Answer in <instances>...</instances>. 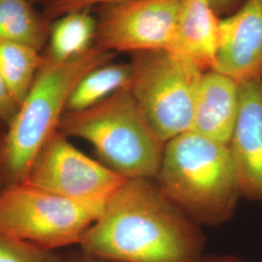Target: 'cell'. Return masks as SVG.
Listing matches in <instances>:
<instances>
[{"label":"cell","instance_id":"cell-18","mask_svg":"<svg viewBox=\"0 0 262 262\" xmlns=\"http://www.w3.org/2000/svg\"><path fill=\"white\" fill-rule=\"evenodd\" d=\"M128 0H49L44 16L51 23L73 11L89 9L94 5L110 6Z\"/></svg>","mask_w":262,"mask_h":262},{"label":"cell","instance_id":"cell-15","mask_svg":"<svg viewBox=\"0 0 262 262\" xmlns=\"http://www.w3.org/2000/svg\"><path fill=\"white\" fill-rule=\"evenodd\" d=\"M51 23L28 0H0V41H10L41 51L50 34Z\"/></svg>","mask_w":262,"mask_h":262},{"label":"cell","instance_id":"cell-3","mask_svg":"<svg viewBox=\"0 0 262 262\" xmlns=\"http://www.w3.org/2000/svg\"><path fill=\"white\" fill-rule=\"evenodd\" d=\"M155 181L198 225H224L234 215L242 196L229 146L191 130L165 143Z\"/></svg>","mask_w":262,"mask_h":262},{"label":"cell","instance_id":"cell-13","mask_svg":"<svg viewBox=\"0 0 262 262\" xmlns=\"http://www.w3.org/2000/svg\"><path fill=\"white\" fill-rule=\"evenodd\" d=\"M97 20L90 10H78L51 24L47 55L57 61L81 56L93 47Z\"/></svg>","mask_w":262,"mask_h":262},{"label":"cell","instance_id":"cell-20","mask_svg":"<svg viewBox=\"0 0 262 262\" xmlns=\"http://www.w3.org/2000/svg\"><path fill=\"white\" fill-rule=\"evenodd\" d=\"M210 2L216 14L220 15L232 9L239 0H210Z\"/></svg>","mask_w":262,"mask_h":262},{"label":"cell","instance_id":"cell-6","mask_svg":"<svg viewBox=\"0 0 262 262\" xmlns=\"http://www.w3.org/2000/svg\"><path fill=\"white\" fill-rule=\"evenodd\" d=\"M102 212L25 182L0 191V232L49 251L80 244Z\"/></svg>","mask_w":262,"mask_h":262},{"label":"cell","instance_id":"cell-16","mask_svg":"<svg viewBox=\"0 0 262 262\" xmlns=\"http://www.w3.org/2000/svg\"><path fill=\"white\" fill-rule=\"evenodd\" d=\"M43 59L44 55L35 48L0 41V75L19 107L34 83Z\"/></svg>","mask_w":262,"mask_h":262},{"label":"cell","instance_id":"cell-1","mask_svg":"<svg viewBox=\"0 0 262 262\" xmlns=\"http://www.w3.org/2000/svg\"><path fill=\"white\" fill-rule=\"evenodd\" d=\"M200 225L173 204L152 179H129L85 232L84 254L111 262H202Z\"/></svg>","mask_w":262,"mask_h":262},{"label":"cell","instance_id":"cell-9","mask_svg":"<svg viewBox=\"0 0 262 262\" xmlns=\"http://www.w3.org/2000/svg\"><path fill=\"white\" fill-rule=\"evenodd\" d=\"M237 83L262 78V0H246L220 19L214 68Z\"/></svg>","mask_w":262,"mask_h":262},{"label":"cell","instance_id":"cell-23","mask_svg":"<svg viewBox=\"0 0 262 262\" xmlns=\"http://www.w3.org/2000/svg\"><path fill=\"white\" fill-rule=\"evenodd\" d=\"M28 1H29V2H30V1H33V0H28Z\"/></svg>","mask_w":262,"mask_h":262},{"label":"cell","instance_id":"cell-17","mask_svg":"<svg viewBox=\"0 0 262 262\" xmlns=\"http://www.w3.org/2000/svg\"><path fill=\"white\" fill-rule=\"evenodd\" d=\"M0 262H60L54 251L12 238L0 232Z\"/></svg>","mask_w":262,"mask_h":262},{"label":"cell","instance_id":"cell-11","mask_svg":"<svg viewBox=\"0 0 262 262\" xmlns=\"http://www.w3.org/2000/svg\"><path fill=\"white\" fill-rule=\"evenodd\" d=\"M239 113V83L215 70L203 73L189 130L229 145Z\"/></svg>","mask_w":262,"mask_h":262},{"label":"cell","instance_id":"cell-4","mask_svg":"<svg viewBox=\"0 0 262 262\" xmlns=\"http://www.w3.org/2000/svg\"><path fill=\"white\" fill-rule=\"evenodd\" d=\"M58 131L89 142L99 161L123 178L155 180L165 142L151 128L129 88L78 112H64Z\"/></svg>","mask_w":262,"mask_h":262},{"label":"cell","instance_id":"cell-8","mask_svg":"<svg viewBox=\"0 0 262 262\" xmlns=\"http://www.w3.org/2000/svg\"><path fill=\"white\" fill-rule=\"evenodd\" d=\"M182 0H128L104 6L95 45L110 53L168 51Z\"/></svg>","mask_w":262,"mask_h":262},{"label":"cell","instance_id":"cell-10","mask_svg":"<svg viewBox=\"0 0 262 262\" xmlns=\"http://www.w3.org/2000/svg\"><path fill=\"white\" fill-rule=\"evenodd\" d=\"M242 196L262 204V78L239 84V113L229 143Z\"/></svg>","mask_w":262,"mask_h":262},{"label":"cell","instance_id":"cell-12","mask_svg":"<svg viewBox=\"0 0 262 262\" xmlns=\"http://www.w3.org/2000/svg\"><path fill=\"white\" fill-rule=\"evenodd\" d=\"M210 0H182L168 51L196 64L204 72L214 68L220 19Z\"/></svg>","mask_w":262,"mask_h":262},{"label":"cell","instance_id":"cell-5","mask_svg":"<svg viewBox=\"0 0 262 262\" xmlns=\"http://www.w3.org/2000/svg\"><path fill=\"white\" fill-rule=\"evenodd\" d=\"M129 90L151 128L165 143L189 130L204 71L170 51L134 54Z\"/></svg>","mask_w":262,"mask_h":262},{"label":"cell","instance_id":"cell-19","mask_svg":"<svg viewBox=\"0 0 262 262\" xmlns=\"http://www.w3.org/2000/svg\"><path fill=\"white\" fill-rule=\"evenodd\" d=\"M19 109L0 75V124L7 125Z\"/></svg>","mask_w":262,"mask_h":262},{"label":"cell","instance_id":"cell-7","mask_svg":"<svg viewBox=\"0 0 262 262\" xmlns=\"http://www.w3.org/2000/svg\"><path fill=\"white\" fill-rule=\"evenodd\" d=\"M126 180L78 150L66 135L57 131L39 152L24 182L104 210Z\"/></svg>","mask_w":262,"mask_h":262},{"label":"cell","instance_id":"cell-22","mask_svg":"<svg viewBox=\"0 0 262 262\" xmlns=\"http://www.w3.org/2000/svg\"><path fill=\"white\" fill-rule=\"evenodd\" d=\"M89 258H86V259H81V260H78V261H73V262H111V261H106V260H101V259H97V258H94V257H90V256H88Z\"/></svg>","mask_w":262,"mask_h":262},{"label":"cell","instance_id":"cell-21","mask_svg":"<svg viewBox=\"0 0 262 262\" xmlns=\"http://www.w3.org/2000/svg\"><path fill=\"white\" fill-rule=\"evenodd\" d=\"M202 262H244L242 259L233 255H216V256H205Z\"/></svg>","mask_w":262,"mask_h":262},{"label":"cell","instance_id":"cell-14","mask_svg":"<svg viewBox=\"0 0 262 262\" xmlns=\"http://www.w3.org/2000/svg\"><path fill=\"white\" fill-rule=\"evenodd\" d=\"M130 63L106 62L96 66L78 82L66 103V112H78L91 108L128 88L130 84Z\"/></svg>","mask_w":262,"mask_h":262},{"label":"cell","instance_id":"cell-2","mask_svg":"<svg viewBox=\"0 0 262 262\" xmlns=\"http://www.w3.org/2000/svg\"><path fill=\"white\" fill-rule=\"evenodd\" d=\"M112 57L113 53L95 44L83 55L64 61L44 55L27 97L0 133V191L25 181L39 152L58 131L76 84Z\"/></svg>","mask_w":262,"mask_h":262}]
</instances>
